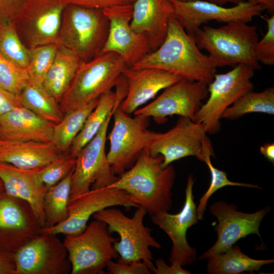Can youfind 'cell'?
<instances>
[{"mask_svg":"<svg viewBox=\"0 0 274 274\" xmlns=\"http://www.w3.org/2000/svg\"><path fill=\"white\" fill-rule=\"evenodd\" d=\"M131 67L162 70L182 79L207 85L216 72L208 56L198 48L193 36L187 33L173 16L169 19L167 35L161 45Z\"/></svg>","mask_w":274,"mask_h":274,"instance_id":"6da1fadb","label":"cell"},{"mask_svg":"<svg viewBox=\"0 0 274 274\" xmlns=\"http://www.w3.org/2000/svg\"><path fill=\"white\" fill-rule=\"evenodd\" d=\"M162 161L161 155L153 156L145 148L133 165L107 187L126 191L131 201L144 207L151 216L168 212L173 205L176 171L172 164L162 168Z\"/></svg>","mask_w":274,"mask_h":274,"instance_id":"7a4b0ae2","label":"cell"},{"mask_svg":"<svg viewBox=\"0 0 274 274\" xmlns=\"http://www.w3.org/2000/svg\"><path fill=\"white\" fill-rule=\"evenodd\" d=\"M247 23L230 21L219 27L204 26L193 37L198 48L208 51L216 68L245 64L259 70L261 65L254 52L258 41L257 29Z\"/></svg>","mask_w":274,"mask_h":274,"instance_id":"3957f363","label":"cell"},{"mask_svg":"<svg viewBox=\"0 0 274 274\" xmlns=\"http://www.w3.org/2000/svg\"><path fill=\"white\" fill-rule=\"evenodd\" d=\"M109 28L103 10L69 4L63 13L57 43L86 62L102 53Z\"/></svg>","mask_w":274,"mask_h":274,"instance_id":"277c9868","label":"cell"},{"mask_svg":"<svg viewBox=\"0 0 274 274\" xmlns=\"http://www.w3.org/2000/svg\"><path fill=\"white\" fill-rule=\"evenodd\" d=\"M127 67L123 59L115 52L102 53L82 63L60 102L63 114L98 99L111 90Z\"/></svg>","mask_w":274,"mask_h":274,"instance_id":"5b68a950","label":"cell"},{"mask_svg":"<svg viewBox=\"0 0 274 274\" xmlns=\"http://www.w3.org/2000/svg\"><path fill=\"white\" fill-rule=\"evenodd\" d=\"M132 217H128L118 209L108 208L95 213L92 217L106 223L109 231L116 232L119 239L114 244L119 255L118 262H144L152 271L154 267L150 247L161 249V246L152 236V229L144 225L147 212L140 206Z\"/></svg>","mask_w":274,"mask_h":274,"instance_id":"8992f818","label":"cell"},{"mask_svg":"<svg viewBox=\"0 0 274 274\" xmlns=\"http://www.w3.org/2000/svg\"><path fill=\"white\" fill-rule=\"evenodd\" d=\"M118 239L111 236L106 223L97 219L78 234L65 235L63 243L72 265L71 273H105L108 262L119 258L113 246Z\"/></svg>","mask_w":274,"mask_h":274,"instance_id":"52a82bcc","label":"cell"},{"mask_svg":"<svg viewBox=\"0 0 274 274\" xmlns=\"http://www.w3.org/2000/svg\"><path fill=\"white\" fill-rule=\"evenodd\" d=\"M255 69L238 64L230 71L215 74L208 85V98L196 112L194 121L203 125L209 134L218 132L221 115L233 104L254 88L252 78Z\"/></svg>","mask_w":274,"mask_h":274,"instance_id":"ba28073f","label":"cell"},{"mask_svg":"<svg viewBox=\"0 0 274 274\" xmlns=\"http://www.w3.org/2000/svg\"><path fill=\"white\" fill-rule=\"evenodd\" d=\"M146 148L153 156H162V168L188 156L204 162L207 152L213 150L203 125L183 116H179L175 125L165 132L150 131Z\"/></svg>","mask_w":274,"mask_h":274,"instance_id":"9c48e42d","label":"cell"},{"mask_svg":"<svg viewBox=\"0 0 274 274\" xmlns=\"http://www.w3.org/2000/svg\"><path fill=\"white\" fill-rule=\"evenodd\" d=\"M120 103V100H116L114 108L97 133L77 155L69 202L91 189L107 187L118 178L108 163L105 147L110 122L115 108Z\"/></svg>","mask_w":274,"mask_h":274,"instance_id":"30bf717a","label":"cell"},{"mask_svg":"<svg viewBox=\"0 0 274 274\" xmlns=\"http://www.w3.org/2000/svg\"><path fill=\"white\" fill-rule=\"evenodd\" d=\"M112 117L114 124L107 138L110 147L107 157L112 172L119 176L133 165L146 148L150 131L147 129L150 117L141 115L131 117L119 105Z\"/></svg>","mask_w":274,"mask_h":274,"instance_id":"8fae6325","label":"cell"},{"mask_svg":"<svg viewBox=\"0 0 274 274\" xmlns=\"http://www.w3.org/2000/svg\"><path fill=\"white\" fill-rule=\"evenodd\" d=\"M121 206L126 208L140 207L133 202L125 191L105 187L91 189L71 200L68 205V217L63 222L51 227H42L40 233L57 235H77L84 230L90 217L106 208Z\"/></svg>","mask_w":274,"mask_h":274,"instance_id":"7c38bea8","label":"cell"},{"mask_svg":"<svg viewBox=\"0 0 274 274\" xmlns=\"http://www.w3.org/2000/svg\"><path fill=\"white\" fill-rule=\"evenodd\" d=\"M169 1L173 8V16L187 33L192 36L202 24L210 21L225 23L230 21L248 23L254 17L260 16L265 10L261 5L251 0L230 8L207 1Z\"/></svg>","mask_w":274,"mask_h":274,"instance_id":"4fadbf2b","label":"cell"},{"mask_svg":"<svg viewBox=\"0 0 274 274\" xmlns=\"http://www.w3.org/2000/svg\"><path fill=\"white\" fill-rule=\"evenodd\" d=\"M15 274H68L72 265L57 235L40 233L14 253Z\"/></svg>","mask_w":274,"mask_h":274,"instance_id":"5bb4252c","label":"cell"},{"mask_svg":"<svg viewBox=\"0 0 274 274\" xmlns=\"http://www.w3.org/2000/svg\"><path fill=\"white\" fill-rule=\"evenodd\" d=\"M208 94L207 84L181 79L165 88L149 104L135 111L134 115L152 117L160 123L174 115L194 121L196 112Z\"/></svg>","mask_w":274,"mask_h":274,"instance_id":"9a60e30c","label":"cell"},{"mask_svg":"<svg viewBox=\"0 0 274 274\" xmlns=\"http://www.w3.org/2000/svg\"><path fill=\"white\" fill-rule=\"evenodd\" d=\"M66 0H24L14 22H19L29 48L57 43Z\"/></svg>","mask_w":274,"mask_h":274,"instance_id":"2e32d148","label":"cell"},{"mask_svg":"<svg viewBox=\"0 0 274 274\" xmlns=\"http://www.w3.org/2000/svg\"><path fill=\"white\" fill-rule=\"evenodd\" d=\"M237 207L224 201L213 203L210 207L211 213L218 221L215 227L218 235L214 245L198 258L207 259L215 254L224 252L238 240L255 234L260 238L259 228L264 216L268 212L267 208L252 213H246L237 210Z\"/></svg>","mask_w":274,"mask_h":274,"instance_id":"e0dca14e","label":"cell"},{"mask_svg":"<svg viewBox=\"0 0 274 274\" xmlns=\"http://www.w3.org/2000/svg\"><path fill=\"white\" fill-rule=\"evenodd\" d=\"M194 183L192 175H189L184 204L179 213L172 214L163 212L151 216L153 223L162 229L172 242L169 262H178L182 266L191 264L196 259V251L188 244L186 238L188 229L199 220L193 195Z\"/></svg>","mask_w":274,"mask_h":274,"instance_id":"ac0fdd59","label":"cell"},{"mask_svg":"<svg viewBox=\"0 0 274 274\" xmlns=\"http://www.w3.org/2000/svg\"><path fill=\"white\" fill-rule=\"evenodd\" d=\"M103 11L109 20L110 28L102 53H116L131 67L151 51L147 36L135 32L130 26L133 4L108 8Z\"/></svg>","mask_w":274,"mask_h":274,"instance_id":"d6986e66","label":"cell"},{"mask_svg":"<svg viewBox=\"0 0 274 274\" xmlns=\"http://www.w3.org/2000/svg\"><path fill=\"white\" fill-rule=\"evenodd\" d=\"M33 210L25 200L0 193V245L15 253L40 233Z\"/></svg>","mask_w":274,"mask_h":274,"instance_id":"ffe728a7","label":"cell"},{"mask_svg":"<svg viewBox=\"0 0 274 274\" xmlns=\"http://www.w3.org/2000/svg\"><path fill=\"white\" fill-rule=\"evenodd\" d=\"M123 75L127 84V93L119 108L128 114L134 113L160 90L182 79L167 71L154 68L127 67Z\"/></svg>","mask_w":274,"mask_h":274,"instance_id":"44dd1931","label":"cell"},{"mask_svg":"<svg viewBox=\"0 0 274 274\" xmlns=\"http://www.w3.org/2000/svg\"><path fill=\"white\" fill-rule=\"evenodd\" d=\"M40 168L24 169L0 162V179L5 193L26 201L43 227L45 223L43 201L47 188L40 178Z\"/></svg>","mask_w":274,"mask_h":274,"instance_id":"7402d4cb","label":"cell"},{"mask_svg":"<svg viewBox=\"0 0 274 274\" xmlns=\"http://www.w3.org/2000/svg\"><path fill=\"white\" fill-rule=\"evenodd\" d=\"M172 16L173 8L169 0H135L130 26L135 32L147 36L153 51L164 41Z\"/></svg>","mask_w":274,"mask_h":274,"instance_id":"603a6c76","label":"cell"},{"mask_svg":"<svg viewBox=\"0 0 274 274\" xmlns=\"http://www.w3.org/2000/svg\"><path fill=\"white\" fill-rule=\"evenodd\" d=\"M54 125L22 106L0 117L1 139L52 142Z\"/></svg>","mask_w":274,"mask_h":274,"instance_id":"cb8c5ba5","label":"cell"},{"mask_svg":"<svg viewBox=\"0 0 274 274\" xmlns=\"http://www.w3.org/2000/svg\"><path fill=\"white\" fill-rule=\"evenodd\" d=\"M62 153L52 142L0 139V162L20 168L43 167Z\"/></svg>","mask_w":274,"mask_h":274,"instance_id":"d4e9b609","label":"cell"},{"mask_svg":"<svg viewBox=\"0 0 274 274\" xmlns=\"http://www.w3.org/2000/svg\"><path fill=\"white\" fill-rule=\"evenodd\" d=\"M57 44L54 59L46 75L43 85L60 103L83 62L73 52Z\"/></svg>","mask_w":274,"mask_h":274,"instance_id":"484cf974","label":"cell"},{"mask_svg":"<svg viewBox=\"0 0 274 274\" xmlns=\"http://www.w3.org/2000/svg\"><path fill=\"white\" fill-rule=\"evenodd\" d=\"M207 271L210 274H238L259 270L265 265L273 263V259L258 260L244 254L235 244L224 252L208 258Z\"/></svg>","mask_w":274,"mask_h":274,"instance_id":"4316f807","label":"cell"},{"mask_svg":"<svg viewBox=\"0 0 274 274\" xmlns=\"http://www.w3.org/2000/svg\"><path fill=\"white\" fill-rule=\"evenodd\" d=\"M23 106L36 114L54 124L63 117L59 102L44 88L27 81L19 94Z\"/></svg>","mask_w":274,"mask_h":274,"instance_id":"83f0119b","label":"cell"},{"mask_svg":"<svg viewBox=\"0 0 274 274\" xmlns=\"http://www.w3.org/2000/svg\"><path fill=\"white\" fill-rule=\"evenodd\" d=\"M116 100V93L112 90L99 97L96 106L87 118L71 146L68 154L72 157L76 158L80 151L96 135L114 108Z\"/></svg>","mask_w":274,"mask_h":274,"instance_id":"f1b7e54d","label":"cell"},{"mask_svg":"<svg viewBox=\"0 0 274 274\" xmlns=\"http://www.w3.org/2000/svg\"><path fill=\"white\" fill-rule=\"evenodd\" d=\"M98 100L65 114L62 120L54 125L52 142L60 152L68 154L73 141L96 106Z\"/></svg>","mask_w":274,"mask_h":274,"instance_id":"f546056e","label":"cell"},{"mask_svg":"<svg viewBox=\"0 0 274 274\" xmlns=\"http://www.w3.org/2000/svg\"><path fill=\"white\" fill-rule=\"evenodd\" d=\"M74 169L63 179L47 189L43 201L45 221L43 227L55 226L67 219Z\"/></svg>","mask_w":274,"mask_h":274,"instance_id":"4dcf8cb0","label":"cell"},{"mask_svg":"<svg viewBox=\"0 0 274 274\" xmlns=\"http://www.w3.org/2000/svg\"><path fill=\"white\" fill-rule=\"evenodd\" d=\"M252 113L274 114L273 87L247 93L223 113L221 119L235 120Z\"/></svg>","mask_w":274,"mask_h":274,"instance_id":"1f68e13d","label":"cell"},{"mask_svg":"<svg viewBox=\"0 0 274 274\" xmlns=\"http://www.w3.org/2000/svg\"><path fill=\"white\" fill-rule=\"evenodd\" d=\"M0 53L16 66L26 69L30 60L29 49L21 42L15 22L1 24Z\"/></svg>","mask_w":274,"mask_h":274,"instance_id":"d6a6232c","label":"cell"},{"mask_svg":"<svg viewBox=\"0 0 274 274\" xmlns=\"http://www.w3.org/2000/svg\"><path fill=\"white\" fill-rule=\"evenodd\" d=\"M57 46V43H52L29 48L30 60L26 68L29 81L43 85L46 75L54 59Z\"/></svg>","mask_w":274,"mask_h":274,"instance_id":"836d02e7","label":"cell"},{"mask_svg":"<svg viewBox=\"0 0 274 274\" xmlns=\"http://www.w3.org/2000/svg\"><path fill=\"white\" fill-rule=\"evenodd\" d=\"M212 156L215 157L213 150L208 151L206 154L204 162L209 168L211 179L208 189L200 198L198 206L197 207L198 220L203 219L207 202L210 197L218 189L227 186L261 188L257 185L230 181L227 177L226 172L217 168L213 165L211 160V157Z\"/></svg>","mask_w":274,"mask_h":274,"instance_id":"e575fe53","label":"cell"},{"mask_svg":"<svg viewBox=\"0 0 274 274\" xmlns=\"http://www.w3.org/2000/svg\"><path fill=\"white\" fill-rule=\"evenodd\" d=\"M76 158L62 153L57 158L40 168L39 176L47 189L63 179L74 168Z\"/></svg>","mask_w":274,"mask_h":274,"instance_id":"d590c367","label":"cell"},{"mask_svg":"<svg viewBox=\"0 0 274 274\" xmlns=\"http://www.w3.org/2000/svg\"><path fill=\"white\" fill-rule=\"evenodd\" d=\"M28 80L26 69L16 66L0 53V88L19 94Z\"/></svg>","mask_w":274,"mask_h":274,"instance_id":"8d00e7d4","label":"cell"},{"mask_svg":"<svg viewBox=\"0 0 274 274\" xmlns=\"http://www.w3.org/2000/svg\"><path fill=\"white\" fill-rule=\"evenodd\" d=\"M261 17L267 24L264 37L257 41L254 48V56L257 61L267 65L274 64V15Z\"/></svg>","mask_w":274,"mask_h":274,"instance_id":"74e56055","label":"cell"},{"mask_svg":"<svg viewBox=\"0 0 274 274\" xmlns=\"http://www.w3.org/2000/svg\"><path fill=\"white\" fill-rule=\"evenodd\" d=\"M110 274H150L151 270L142 261H135L129 263H121L110 260L106 266Z\"/></svg>","mask_w":274,"mask_h":274,"instance_id":"f35d334b","label":"cell"},{"mask_svg":"<svg viewBox=\"0 0 274 274\" xmlns=\"http://www.w3.org/2000/svg\"><path fill=\"white\" fill-rule=\"evenodd\" d=\"M24 0H0V24L14 22Z\"/></svg>","mask_w":274,"mask_h":274,"instance_id":"ab89813d","label":"cell"},{"mask_svg":"<svg viewBox=\"0 0 274 274\" xmlns=\"http://www.w3.org/2000/svg\"><path fill=\"white\" fill-rule=\"evenodd\" d=\"M68 4L105 9L115 6L133 4L135 0H66Z\"/></svg>","mask_w":274,"mask_h":274,"instance_id":"60d3db41","label":"cell"},{"mask_svg":"<svg viewBox=\"0 0 274 274\" xmlns=\"http://www.w3.org/2000/svg\"><path fill=\"white\" fill-rule=\"evenodd\" d=\"M21 106L19 94L0 88V117Z\"/></svg>","mask_w":274,"mask_h":274,"instance_id":"b9f144b4","label":"cell"},{"mask_svg":"<svg viewBox=\"0 0 274 274\" xmlns=\"http://www.w3.org/2000/svg\"><path fill=\"white\" fill-rule=\"evenodd\" d=\"M180 263L173 262L167 265L162 258L156 260L152 271L155 274H190L191 272L184 269Z\"/></svg>","mask_w":274,"mask_h":274,"instance_id":"7bdbcfd3","label":"cell"},{"mask_svg":"<svg viewBox=\"0 0 274 274\" xmlns=\"http://www.w3.org/2000/svg\"><path fill=\"white\" fill-rule=\"evenodd\" d=\"M14 253L0 245V274H15Z\"/></svg>","mask_w":274,"mask_h":274,"instance_id":"ee69618b","label":"cell"},{"mask_svg":"<svg viewBox=\"0 0 274 274\" xmlns=\"http://www.w3.org/2000/svg\"><path fill=\"white\" fill-rule=\"evenodd\" d=\"M260 153L264 157L274 164V143L264 144L260 147Z\"/></svg>","mask_w":274,"mask_h":274,"instance_id":"f6af8a7d","label":"cell"},{"mask_svg":"<svg viewBox=\"0 0 274 274\" xmlns=\"http://www.w3.org/2000/svg\"><path fill=\"white\" fill-rule=\"evenodd\" d=\"M255 3L261 5L264 9L272 14L274 13V0H251Z\"/></svg>","mask_w":274,"mask_h":274,"instance_id":"bcb514c9","label":"cell"},{"mask_svg":"<svg viewBox=\"0 0 274 274\" xmlns=\"http://www.w3.org/2000/svg\"><path fill=\"white\" fill-rule=\"evenodd\" d=\"M208 2L220 5L223 6L228 3H233L237 5L239 3L246 2L248 0H206Z\"/></svg>","mask_w":274,"mask_h":274,"instance_id":"7dc6e473","label":"cell"},{"mask_svg":"<svg viewBox=\"0 0 274 274\" xmlns=\"http://www.w3.org/2000/svg\"><path fill=\"white\" fill-rule=\"evenodd\" d=\"M4 191V187L2 181L0 179V193Z\"/></svg>","mask_w":274,"mask_h":274,"instance_id":"c3c4849f","label":"cell"},{"mask_svg":"<svg viewBox=\"0 0 274 274\" xmlns=\"http://www.w3.org/2000/svg\"><path fill=\"white\" fill-rule=\"evenodd\" d=\"M180 1H191V0H180Z\"/></svg>","mask_w":274,"mask_h":274,"instance_id":"681fc988","label":"cell"},{"mask_svg":"<svg viewBox=\"0 0 274 274\" xmlns=\"http://www.w3.org/2000/svg\"><path fill=\"white\" fill-rule=\"evenodd\" d=\"M1 139V128H0V139Z\"/></svg>","mask_w":274,"mask_h":274,"instance_id":"f907efd6","label":"cell"},{"mask_svg":"<svg viewBox=\"0 0 274 274\" xmlns=\"http://www.w3.org/2000/svg\"><path fill=\"white\" fill-rule=\"evenodd\" d=\"M1 24H0V27H1Z\"/></svg>","mask_w":274,"mask_h":274,"instance_id":"816d5d0a","label":"cell"}]
</instances>
